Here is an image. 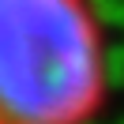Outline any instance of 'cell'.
<instances>
[{
  "label": "cell",
  "instance_id": "cell-1",
  "mask_svg": "<svg viewBox=\"0 0 124 124\" xmlns=\"http://www.w3.org/2000/svg\"><path fill=\"white\" fill-rule=\"evenodd\" d=\"M109 98V45L90 0H0V124H90Z\"/></svg>",
  "mask_w": 124,
  "mask_h": 124
}]
</instances>
